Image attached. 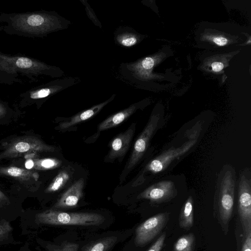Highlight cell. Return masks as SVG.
<instances>
[{
    "mask_svg": "<svg viewBox=\"0 0 251 251\" xmlns=\"http://www.w3.org/2000/svg\"><path fill=\"white\" fill-rule=\"evenodd\" d=\"M101 214L94 212H66L50 209L36 215L37 224L54 226H99L105 221Z\"/></svg>",
    "mask_w": 251,
    "mask_h": 251,
    "instance_id": "2",
    "label": "cell"
},
{
    "mask_svg": "<svg viewBox=\"0 0 251 251\" xmlns=\"http://www.w3.org/2000/svg\"><path fill=\"white\" fill-rule=\"evenodd\" d=\"M70 177L69 174L66 170H61L48 186L45 192L49 193L59 191L67 183Z\"/></svg>",
    "mask_w": 251,
    "mask_h": 251,
    "instance_id": "21",
    "label": "cell"
},
{
    "mask_svg": "<svg viewBox=\"0 0 251 251\" xmlns=\"http://www.w3.org/2000/svg\"><path fill=\"white\" fill-rule=\"evenodd\" d=\"M81 1L82 2L84 5L86 7V10L88 11L89 12H90V14L88 15V16L90 18V19L93 21V23L101 27L100 23L98 19L96 17L95 14H94V12L93 10L91 8L89 4L87 3H84L82 0H81Z\"/></svg>",
    "mask_w": 251,
    "mask_h": 251,
    "instance_id": "26",
    "label": "cell"
},
{
    "mask_svg": "<svg viewBox=\"0 0 251 251\" xmlns=\"http://www.w3.org/2000/svg\"><path fill=\"white\" fill-rule=\"evenodd\" d=\"M10 203L8 198L0 190V207H4Z\"/></svg>",
    "mask_w": 251,
    "mask_h": 251,
    "instance_id": "28",
    "label": "cell"
},
{
    "mask_svg": "<svg viewBox=\"0 0 251 251\" xmlns=\"http://www.w3.org/2000/svg\"><path fill=\"white\" fill-rule=\"evenodd\" d=\"M168 218V213H161L143 222L136 229L135 245L142 247L152 241L161 232L166 224Z\"/></svg>",
    "mask_w": 251,
    "mask_h": 251,
    "instance_id": "6",
    "label": "cell"
},
{
    "mask_svg": "<svg viewBox=\"0 0 251 251\" xmlns=\"http://www.w3.org/2000/svg\"><path fill=\"white\" fill-rule=\"evenodd\" d=\"M212 41L219 46H225L228 43L227 39L222 36L214 37L212 38Z\"/></svg>",
    "mask_w": 251,
    "mask_h": 251,
    "instance_id": "27",
    "label": "cell"
},
{
    "mask_svg": "<svg viewBox=\"0 0 251 251\" xmlns=\"http://www.w3.org/2000/svg\"><path fill=\"white\" fill-rule=\"evenodd\" d=\"M159 120V117L157 115L151 117L146 127L134 143L127 170L132 169L144 155L150 139L157 128Z\"/></svg>",
    "mask_w": 251,
    "mask_h": 251,
    "instance_id": "7",
    "label": "cell"
},
{
    "mask_svg": "<svg viewBox=\"0 0 251 251\" xmlns=\"http://www.w3.org/2000/svg\"><path fill=\"white\" fill-rule=\"evenodd\" d=\"M224 64L220 62H214L211 64L212 70L215 72H219L224 68Z\"/></svg>",
    "mask_w": 251,
    "mask_h": 251,
    "instance_id": "29",
    "label": "cell"
},
{
    "mask_svg": "<svg viewBox=\"0 0 251 251\" xmlns=\"http://www.w3.org/2000/svg\"><path fill=\"white\" fill-rule=\"evenodd\" d=\"M166 233H162L147 251H161L165 240Z\"/></svg>",
    "mask_w": 251,
    "mask_h": 251,
    "instance_id": "24",
    "label": "cell"
},
{
    "mask_svg": "<svg viewBox=\"0 0 251 251\" xmlns=\"http://www.w3.org/2000/svg\"><path fill=\"white\" fill-rule=\"evenodd\" d=\"M62 164L60 160L54 158L27 159L25 166L27 169L45 171L59 167Z\"/></svg>",
    "mask_w": 251,
    "mask_h": 251,
    "instance_id": "17",
    "label": "cell"
},
{
    "mask_svg": "<svg viewBox=\"0 0 251 251\" xmlns=\"http://www.w3.org/2000/svg\"><path fill=\"white\" fill-rule=\"evenodd\" d=\"M78 245L70 242H65L61 246L51 248L50 251H77Z\"/></svg>",
    "mask_w": 251,
    "mask_h": 251,
    "instance_id": "23",
    "label": "cell"
},
{
    "mask_svg": "<svg viewBox=\"0 0 251 251\" xmlns=\"http://www.w3.org/2000/svg\"><path fill=\"white\" fill-rule=\"evenodd\" d=\"M115 96V94H113L106 100L77 113L70 118L69 120L60 123L59 125V127L60 129L68 128L91 118L98 114L105 105L112 101Z\"/></svg>",
    "mask_w": 251,
    "mask_h": 251,
    "instance_id": "13",
    "label": "cell"
},
{
    "mask_svg": "<svg viewBox=\"0 0 251 251\" xmlns=\"http://www.w3.org/2000/svg\"><path fill=\"white\" fill-rule=\"evenodd\" d=\"M117 241V237L110 236L98 240L84 248L83 251H107Z\"/></svg>",
    "mask_w": 251,
    "mask_h": 251,
    "instance_id": "19",
    "label": "cell"
},
{
    "mask_svg": "<svg viewBox=\"0 0 251 251\" xmlns=\"http://www.w3.org/2000/svg\"><path fill=\"white\" fill-rule=\"evenodd\" d=\"M245 237L241 251H251V229L245 233Z\"/></svg>",
    "mask_w": 251,
    "mask_h": 251,
    "instance_id": "25",
    "label": "cell"
},
{
    "mask_svg": "<svg viewBox=\"0 0 251 251\" xmlns=\"http://www.w3.org/2000/svg\"><path fill=\"white\" fill-rule=\"evenodd\" d=\"M6 113V110L5 107L0 103V119L3 117Z\"/></svg>",
    "mask_w": 251,
    "mask_h": 251,
    "instance_id": "30",
    "label": "cell"
},
{
    "mask_svg": "<svg viewBox=\"0 0 251 251\" xmlns=\"http://www.w3.org/2000/svg\"><path fill=\"white\" fill-rule=\"evenodd\" d=\"M175 184L173 181L164 180L147 188L137 198L149 200L152 202H161L172 198L175 194Z\"/></svg>",
    "mask_w": 251,
    "mask_h": 251,
    "instance_id": "10",
    "label": "cell"
},
{
    "mask_svg": "<svg viewBox=\"0 0 251 251\" xmlns=\"http://www.w3.org/2000/svg\"><path fill=\"white\" fill-rule=\"evenodd\" d=\"M238 213L244 233L251 229V181L244 175L241 177L238 189Z\"/></svg>",
    "mask_w": 251,
    "mask_h": 251,
    "instance_id": "8",
    "label": "cell"
},
{
    "mask_svg": "<svg viewBox=\"0 0 251 251\" xmlns=\"http://www.w3.org/2000/svg\"><path fill=\"white\" fill-rule=\"evenodd\" d=\"M12 230L13 228L8 221L0 220V241L7 238Z\"/></svg>",
    "mask_w": 251,
    "mask_h": 251,
    "instance_id": "22",
    "label": "cell"
},
{
    "mask_svg": "<svg viewBox=\"0 0 251 251\" xmlns=\"http://www.w3.org/2000/svg\"><path fill=\"white\" fill-rule=\"evenodd\" d=\"M137 109V105L134 103L111 115L99 125V130L102 131L117 126L132 115Z\"/></svg>",
    "mask_w": 251,
    "mask_h": 251,
    "instance_id": "14",
    "label": "cell"
},
{
    "mask_svg": "<svg viewBox=\"0 0 251 251\" xmlns=\"http://www.w3.org/2000/svg\"><path fill=\"white\" fill-rule=\"evenodd\" d=\"M84 180L80 178L75 182L54 204L52 209H67L76 206L83 196Z\"/></svg>",
    "mask_w": 251,
    "mask_h": 251,
    "instance_id": "11",
    "label": "cell"
},
{
    "mask_svg": "<svg viewBox=\"0 0 251 251\" xmlns=\"http://www.w3.org/2000/svg\"><path fill=\"white\" fill-rule=\"evenodd\" d=\"M178 223L179 226L185 229H189L194 225V203L191 196L188 198L181 208Z\"/></svg>",
    "mask_w": 251,
    "mask_h": 251,
    "instance_id": "16",
    "label": "cell"
},
{
    "mask_svg": "<svg viewBox=\"0 0 251 251\" xmlns=\"http://www.w3.org/2000/svg\"><path fill=\"white\" fill-rule=\"evenodd\" d=\"M136 124L133 123L125 132L116 136L110 144L109 158L121 157L127 151L135 130Z\"/></svg>",
    "mask_w": 251,
    "mask_h": 251,
    "instance_id": "12",
    "label": "cell"
},
{
    "mask_svg": "<svg viewBox=\"0 0 251 251\" xmlns=\"http://www.w3.org/2000/svg\"><path fill=\"white\" fill-rule=\"evenodd\" d=\"M235 182L230 171H227L222 179L219 197V212L222 223L228 225L234 206Z\"/></svg>",
    "mask_w": 251,
    "mask_h": 251,
    "instance_id": "5",
    "label": "cell"
},
{
    "mask_svg": "<svg viewBox=\"0 0 251 251\" xmlns=\"http://www.w3.org/2000/svg\"><path fill=\"white\" fill-rule=\"evenodd\" d=\"M54 147L46 144L34 136H24L16 139L0 153V160L15 158L27 153L53 152Z\"/></svg>",
    "mask_w": 251,
    "mask_h": 251,
    "instance_id": "4",
    "label": "cell"
},
{
    "mask_svg": "<svg viewBox=\"0 0 251 251\" xmlns=\"http://www.w3.org/2000/svg\"><path fill=\"white\" fill-rule=\"evenodd\" d=\"M0 175L10 176L25 182L37 180L39 177L38 174L35 172L14 166L0 167Z\"/></svg>",
    "mask_w": 251,
    "mask_h": 251,
    "instance_id": "15",
    "label": "cell"
},
{
    "mask_svg": "<svg viewBox=\"0 0 251 251\" xmlns=\"http://www.w3.org/2000/svg\"><path fill=\"white\" fill-rule=\"evenodd\" d=\"M195 245V235L190 233L179 238L174 244L172 251H194Z\"/></svg>",
    "mask_w": 251,
    "mask_h": 251,
    "instance_id": "20",
    "label": "cell"
},
{
    "mask_svg": "<svg viewBox=\"0 0 251 251\" xmlns=\"http://www.w3.org/2000/svg\"><path fill=\"white\" fill-rule=\"evenodd\" d=\"M196 141L193 140L186 142L181 147L171 148L150 161L146 166L145 170L152 173L163 171L176 158L186 153L195 145Z\"/></svg>",
    "mask_w": 251,
    "mask_h": 251,
    "instance_id": "9",
    "label": "cell"
},
{
    "mask_svg": "<svg viewBox=\"0 0 251 251\" xmlns=\"http://www.w3.org/2000/svg\"><path fill=\"white\" fill-rule=\"evenodd\" d=\"M70 22L57 14H20L12 19L16 29L34 34H44L68 28Z\"/></svg>",
    "mask_w": 251,
    "mask_h": 251,
    "instance_id": "1",
    "label": "cell"
},
{
    "mask_svg": "<svg viewBox=\"0 0 251 251\" xmlns=\"http://www.w3.org/2000/svg\"><path fill=\"white\" fill-rule=\"evenodd\" d=\"M115 33V42L122 47H131L138 42L137 35L133 31H130L128 27L119 28Z\"/></svg>",
    "mask_w": 251,
    "mask_h": 251,
    "instance_id": "18",
    "label": "cell"
},
{
    "mask_svg": "<svg viewBox=\"0 0 251 251\" xmlns=\"http://www.w3.org/2000/svg\"><path fill=\"white\" fill-rule=\"evenodd\" d=\"M0 69L11 73L16 71L34 73L47 72L55 77L61 76L64 74V72L58 67L49 66L25 57L0 55Z\"/></svg>",
    "mask_w": 251,
    "mask_h": 251,
    "instance_id": "3",
    "label": "cell"
}]
</instances>
